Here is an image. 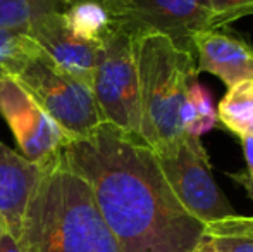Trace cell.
<instances>
[{"mask_svg":"<svg viewBox=\"0 0 253 252\" xmlns=\"http://www.w3.org/2000/svg\"><path fill=\"white\" fill-rule=\"evenodd\" d=\"M59 166L90 185L123 252H191L203 223L190 214L141 140L103 125L64 147Z\"/></svg>","mask_w":253,"mask_h":252,"instance_id":"cell-1","label":"cell"},{"mask_svg":"<svg viewBox=\"0 0 253 252\" xmlns=\"http://www.w3.org/2000/svg\"><path fill=\"white\" fill-rule=\"evenodd\" d=\"M241 149H243L245 161H247V175L253 180V137H241Z\"/></svg>","mask_w":253,"mask_h":252,"instance_id":"cell-19","label":"cell"},{"mask_svg":"<svg viewBox=\"0 0 253 252\" xmlns=\"http://www.w3.org/2000/svg\"><path fill=\"white\" fill-rule=\"evenodd\" d=\"M167 185L179 204L200 223L236 214L210 173V161L198 137L184 133L174 144L153 152Z\"/></svg>","mask_w":253,"mask_h":252,"instance_id":"cell-5","label":"cell"},{"mask_svg":"<svg viewBox=\"0 0 253 252\" xmlns=\"http://www.w3.org/2000/svg\"><path fill=\"white\" fill-rule=\"evenodd\" d=\"M64 9L60 0H0V28L28 33L40 16Z\"/></svg>","mask_w":253,"mask_h":252,"instance_id":"cell-15","label":"cell"},{"mask_svg":"<svg viewBox=\"0 0 253 252\" xmlns=\"http://www.w3.org/2000/svg\"><path fill=\"white\" fill-rule=\"evenodd\" d=\"M17 242L23 252H123L90 185L62 166L40 180Z\"/></svg>","mask_w":253,"mask_h":252,"instance_id":"cell-2","label":"cell"},{"mask_svg":"<svg viewBox=\"0 0 253 252\" xmlns=\"http://www.w3.org/2000/svg\"><path fill=\"white\" fill-rule=\"evenodd\" d=\"M91 92L105 125L141 140V107L133 38L114 24L98 47Z\"/></svg>","mask_w":253,"mask_h":252,"instance_id":"cell-4","label":"cell"},{"mask_svg":"<svg viewBox=\"0 0 253 252\" xmlns=\"http://www.w3.org/2000/svg\"><path fill=\"white\" fill-rule=\"evenodd\" d=\"M252 137H253V135H252Z\"/></svg>","mask_w":253,"mask_h":252,"instance_id":"cell-25","label":"cell"},{"mask_svg":"<svg viewBox=\"0 0 253 252\" xmlns=\"http://www.w3.org/2000/svg\"><path fill=\"white\" fill-rule=\"evenodd\" d=\"M210 16V28H227L243 16L253 12V0H200Z\"/></svg>","mask_w":253,"mask_h":252,"instance_id":"cell-16","label":"cell"},{"mask_svg":"<svg viewBox=\"0 0 253 252\" xmlns=\"http://www.w3.org/2000/svg\"><path fill=\"white\" fill-rule=\"evenodd\" d=\"M188 99H190L191 104L195 105V111H197V116H198L197 126L191 131V137L200 138L203 133L210 131L219 123L215 105H213V101H212V94H210L203 85L198 83V80H197L188 88Z\"/></svg>","mask_w":253,"mask_h":252,"instance_id":"cell-17","label":"cell"},{"mask_svg":"<svg viewBox=\"0 0 253 252\" xmlns=\"http://www.w3.org/2000/svg\"><path fill=\"white\" fill-rule=\"evenodd\" d=\"M227 176H229L231 180H234V182H236L240 187H243L245 192H247V195L252 199V202H253V180L247 175V171L229 173Z\"/></svg>","mask_w":253,"mask_h":252,"instance_id":"cell-21","label":"cell"},{"mask_svg":"<svg viewBox=\"0 0 253 252\" xmlns=\"http://www.w3.org/2000/svg\"><path fill=\"white\" fill-rule=\"evenodd\" d=\"M2 232H3V228H2V225H0V235H2Z\"/></svg>","mask_w":253,"mask_h":252,"instance_id":"cell-24","label":"cell"},{"mask_svg":"<svg viewBox=\"0 0 253 252\" xmlns=\"http://www.w3.org/2000/svg\"><path fill=\"white\" fill-rule=\"evenodd\" d=\"M43 169L0 142V225L19 240L26 207Z\"/></svg>","mask_w":253,"mask_h":252,"instance_id":"cell-11","label":"cell"},{"mask_svg":"<svg viewBox=\"0 0 253 252\" xmlns=\"http://www.w3.org/2000/svg\"><path fill=\"white\" fill-rule=\"evenodd\" d=\"M217 119L227 131L236 137L253 135V78H245L227 87L219 102Z\"/></svg>","mask_w":253,"mask_h":252,"instance_id":"cell-12","label":"cell"},{"mask_svg":"<svg viewBox=\"0 0 253 252\" xmlns=\"http://www.w3.org/2000/svg\"><path fill=\"white\" fill-rule=\"evenodd\" d=\"M16 80L71 140L90 137L103 125L90 85L57 71L45 55L31 61Z\"/></svg>","mask_w":253,"mask_h":252,"instance_id":"cell-6","label":"cell"},{"mask_svg":"<svg viewBox=\"0 0 253 252\" xmlns=\"http://www.w3.org/2000/svg\"><path fill=\"white\" fill-rule=\"evenodd\" d=\"M28 33L35 38L47 61L57 71L90 85L93 80L95 61L100 45L88 44L74 37L64 17V10L40 16Z\"/></svg>","mask_w":253,"mask_h":252,"instance_id":"cell-9","label":"cell"},{"mask_svg":"<svg viewBox=\"0 0 253 252\" xmlns=\"http://www.w3.org/2000/svg\"><path fill=\"white\" fill-rule=\"evenodd\" d=\"M198 54V73H210L224 85L253 78V47L243 37L226 28L203 30L193 37Z\"/></svg>","mask_w":253,"mask_h":252,"instance_id":"cell-10","label":"cell"},{"mask_svg":"<svg viewBox=\"0 0 253 252\" xmlns=\"http://www.w3.org/2000/svg\"><path fill=\"white\" fill-rule=\"evenodd\" d=\"M217 252H253V237H210Z\"/></svg>","mask_w":253,"mask_h":252,"instance_id":"cell-18","label":"cell"},{"mask_svg":"<svg viewBox=\"0 0 253 252\" xmlns=\"http://www.w3.org/2000/svg\"><path fill=\"white\" fill-rule=\"evenodd\" d=\"M0 252H23V249H21L16 237L3 230L0 235Z\"/></svg>","mask_w":253,"mask_h":252,"instance_id":"cell-20","label":"cell"},{"mask_svg":"<svg viewBox=\"0 0 253 252\" xmlns=\"http://www.w3.org/2000/svg\"><path fill=\"white\" fill-rule=\"evenodd\" d=\"M40 57H43V50L30 33L0 28V76L16 78Z\"/></svg>","mask_w":253,"mask_h":252,"instance_id":"cell-14","label":"cell"},{"mask_svg":"<svg viewBox=\"0 0 253 252\" xmlns=\"http://www.w3.org/2000/svg\"><path fill=\"white\" fill-rule=\"evenodd\" d=\"M60 2H62L66 7L71 5V3H76V2H98V3H102V5H103V3H105L107 0H60Z\"/></svg>","mask_w":253,"mask_h":252,"instance_id":"cell-23","label":"cell"},{"mask_svg":"<svg viewBox=\"0 0 253 252\" xmlns=\"http://www.w3.org/2000/svg\"><path fill=\"white\" fill-rule=\"evenodd\" d=\"M103 7L114 26L126 33H162L191 52L195 35L212 30L200 0H107Z\"/></svg>","mask_w":253,"mask_h":252,"instance_id":"cell-8","label":"cell"},{"mask_svg":"<svg viewBox=\"0 0 253 252\" xmlns=\"http://www.w3.org/2000/svg\"><path fill=\"white\" fill-rule=\"evenodd\" d=\"M131 38L140 90L141 142L159 152L184 137L181 107L200 73L193 52L166 35L136 33Z\"/></svg>","mask_w":253,"mask_h":252,"instance_id":"cell-3","label":"cell"},{"mask_svg":"<svg viewBox=\"0 0 253 252\" xmlns=\"http://www.w3.org/2000/svg\"><path fill=\"white\" fill-rule=\"evenodd\" d=\"M64 17L74 37L93 45H100L112 28L109 12L98 2L71 3L64 9Z\"/></svg>","mask_w":253,"mask_h":252,"instance_id":"cell-13","label":"cell"},{"mask_svg":"<svg viewBox=\"0 0 253 252\" xmlns=\"http://www.w3.org/2000/svg\"><path fill=\"white\" fill-rule=\"evenodd\" d=\"M191 252H217V251H215V247H213L212 239H210V237L203 235L202 239H200V242L195 246V249L191 251Z\"/></svg>","mask_w":253,"mask_h":252,"instance_id":"cell-22","label":"cell"},{"mask_svg":"<svg viewBox=\"0 0 253 252\" xmlns=\"http://www.w3.org/2000/svg\"><path fill=\"white\" fill-rule=\"evenodd\" d=\"M0 116L12 131L23 157L43 169V173L59 166L64 147L73 140L16 78L0 76Z\"/></svg>","mask_w":253,"mask_h":252,"instance_id":"cell-7","label":"cell"}]
</instances>
